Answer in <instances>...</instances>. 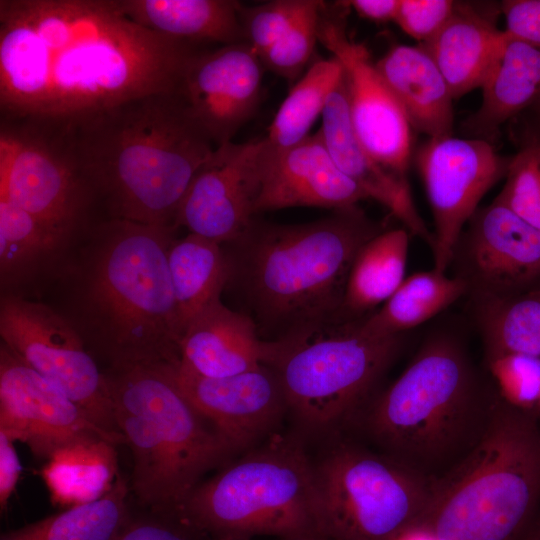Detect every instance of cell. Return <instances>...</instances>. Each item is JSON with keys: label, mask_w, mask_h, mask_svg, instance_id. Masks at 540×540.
I'll list each match as a JSON object with an SVG mask.
<instances>
[{"label": "cell", "mask_w": 540, "mask_h": 540, "mask_svg": "<svg viewBox=\"0 0 540 540\" xmlns=\"http://www.w3.org/2000/svg\"><path fill=\"white\" fill-rule=\"evenodd\" d=\"M517 152L511 157L503 189L496 199L540 230V124L527 112Z\"/></svg>", "instance_id": "e575fe53"}, {"label": "cell", "mask_w": 540, "mask_h": 540, "mask_svg": "<svg viewBox=\"0 0 540 540\" xmlns=\"http://www.w3.org/2000/svg\"><path fill=\"white\" fill-rule=\"evenodd\" d=\"M522 540H540V515L535 517Z\"/></svg>", "instance_id": "ee69618b"}, {"label": "cell", "mask_w": 540, "mask_h": 540, "mask_svg": "<svg viewBox=\"0 0 540 540\" xmlns=\"http://www.w3.org/2000/svg\"><path fill=\"white\" fill-rule=\"evenodd\" d=\"M511 157L475 138H429L414 161L434 220L433 269L446 273L453 250L483 196L506 177Z\"/></svg>", "instance_id": "4fadbf2b"}, {"label": "cell", "mask_w": 540, "mask_h": 540, "mask_svg": "<svg viewBox=\"0 0 540 540\" xmlns=\"http://www.w3.org/2000/svg\"><path fill=\"white\" fill-rule=\"evenodd\" d=\"M0 195L70 247L99 221L96 194L54 121L1 118Z\"/></svg>", "instance_id": "8fae6325"}, {"label": "cell", "mask_w": 540, "mask_h": 540, "mask_svg": "<svg viewBox=\"0 0 540 540\" xmlns=\"http://www.w3.org/2000/svg\"><path fill=\"white\" fill-rule=\"evenodd\" d=\"M167 262L182 335L200 311L221 299L229 262L223 244L193 233L172 240Z\"/></svg>", "instance_id": "f546056e"}, {"label": "cell", "mask_w": 540, "mask_h": 540, "mask_svg": "<svg viewBox=\"0 0 540 540\" xmlns=\"http://www.w3.org/2000/svg\"><path fill=\"white\" fill-rule=\"evenodd\" d=\"M0 432L48 459L69 443L103 438L126 444L123 435L96 425L59 387L0 345Z\"/></svg>", "instance_id": "2e32d148"}, {"label": "cell", "mask_w": 540, "mask_h": 540, "mask_svg": "<svg viewBox=\"0 0 540 540\" xmlns=\"http://www.w3.org/2000/svg\"><path fill=\"white\" fill-rule=\"evenodd\" d=\"M56 122L106 218L148 225L177 229L184 196L216 148L175 90Z\"/></svg>", "instance_id": "3957f363"}, {"label": "cell", "mask_w": 540, "mask_h": 540, "mask_svg": "<svg viewBox=\"0 0 540 540\" xmlns=\"http://www.w3.org/2000/svg\"><path fill=\"white\" fill-rule=\"evenodd\" d=\"M319 132L338 169L368 198L385 206L407 231L423 239L432 250L433 234L416 209L406 177L381 165L364 148L355 134L350 118L344 73L324 108Z\"/></svg>", "instance_id": "44dd1931"}, {"label": "cell", "mask_w": 540, "mask_h": 540, "mask_svg": "<svg viewBox=\"0 0 540 540\" xmlns=\"http://www.w3.org/2000/svg\"><path fill=\"white\" fill-rule=\"evenodd\" d=\"M408 248L405 229L383 230L363 244L349 271L339 318L364 319L394 294L405 279Z\"/></svg>", "instance_id": "83f0119b"}, {"label": "cell", "mask_w": 540, "mask_h": 540, "mask_svg": "<svg viewBox=\"0 0 540 540\" xmlns=\"http://www.w3.org/2000/svg\"><path fill=\"white\" fill-rule=\"evenodd\" d=\"M173 371L185 396L233 451L264 435L288 409L281 382L265 363L220 378L198 376L177 364Z\"/></svg>", "instance_id": "ffe728a7"}, {"label": "cell", "mask_w": 540, "mask_h": 540, "mask_svg": "<svg viewBox=\"0 0 540 540\" xmlns=\"http://www.w3.org/2000/svg\"><path fill=\"white\" fill-rule=\"evenodd\" d=\"M260 140L229 142L215 148L190 184L176 227L227 244L253 223Z\"/></svg>", "instance_id": "ac0fdd59"}, {"label": "cell", "mask_w": 540, "mask_h": 540, "mask_svg": "<svg viewBox=\"0 0 540 540\" xmlns=\"http://www.w3.org/2000/svg\"><path fill=\"white\" fill-rule=\"evenodd\" d=\"M538 405L540 406V400H539V403H538Z\"/></svg>", "instance_id": "bcb514c9"}, {"label": "cell", "mask_w": 540, "mask_h": 540, "mask_svg": "<svg viewBox=\"0 0 540 540\" xmlns=\"http://www.w3.org/2000/svg\"><path fill=\"white\" fill-rule=\"evenodd\" d=\"M72 247L34 216L0 195L1 294L24 291L53 282Z\"/></svg>", "instance_id": "484cf974"}, {"label": "cell", "mask_w": 540, "mask_h": 540, "mask_svg": "<svg viewBox=\"0 0 540 540\" xmlns=\"http://www.w3.org/2000/svg\"><path fill=\"white\" fill-rule=\"evenodd\" d=\"M265 343L246 314L216 300L185 327L178 367L192 374L220 378L264 363Z\"/></svg>", "instance_id": "7402d4cb"}, {"label": "cell", "mask_w": 540, "mask_h": 540, "mask_svg": "<svg viewBox=\"0 0 540 540\" xmlns=\"http://www.w3.org/2000/svg\"><path fill=\"white\" fill-rule=\"evenodd\" d=\"M130 486L119 475L100 499L66 508L2 536L1 540H115L128 522Z\"/></svg>", "instance_id": "1f68e13d"}, {"label": "cell", "mask_w": 540, "mask_h": 540, "mask_svg": "<svg viewBox=\"0 0 540 540\" xmlns=\"http://www.w3.org/2000/svg\"><path fill=\"white\" fill-rule=\"evenodd\" d=\"M323 4L322 1L308 0L295 22L259 56L264 68L289 81L301 74L318 41Z\"/></svg>", "instance_id": "d590c367"}, {"label": "cell", "mask_w": 540, "mask_h": 540, "mask_svg": "<svg viewBox=\"0 0 540 540\" xmlns=\"http://www.w3.org/2000/svg\"><path fill=\"white\" fill-rule=\"evenodd\" d=\"M201 50L136 24L117 0H0L1 118L69 121L174 91Z\"/></svg>", "instance_id": "6da1fadb"}, {"label": "cell", "mask_w": 540, "mask_h": 540, "mask_svg": "<svg viewBox=\"0 0 540 540\" xmlns=\"http://www.w3.org/2000/svg\"><path fill=\"white\" fill-rule=\"evenodd\" d=\"M452 0H399L395 22L410 37L425 43L434 37L452 16Z\"/></svg>", "instance_id": "f35d334b"}, {"label": "cell", "mask_w": 540, "mask_h": 540, "mask_svg": "<svg viewBox=\"0 0 540 540\" xmlns=\"http://www.w3.org/2000/svg\"><path fill=\"white\" fill-rule=\"evenodd\" d=\"M308 0H275L242 9L245 42L260 56L295 22Z\"/></svg>", "instance_id": "74e56055"}, {"label": "cell", "mask_w": 540, "mask_h": 540, "mask_svg": "<svg viewBox=\"0 0 540 540\" xmlns=\"http://www.w3.org/2000/svg\"><path fill=\"white\" fill-rule=\"evenodd\" d=\"M136 24L163 36L200 47L245 42L243 6L232 0H117Z\"/></svg>", "instance_id": "4316f807"}, {"label": "cell", "mask_w": 540, "mask_h": 540, "mask_svg": "<svg viewBox=\"0 0 540 540\" xmlns=\"http://www.w3.org/2000/svg\"><path fill=\"white\" fill-rule=\"evenodd\" d=\"M347 3L365 19L387 22L395 20L399 0H352Z\"/></svg>", "instance_id": "7bdbcfd3"}, {"label": "cell", "mask_w": 540, "mask_h": 540, "mask_svg": "<svg viewBox=\"0 0 540 540\" xmlns=\"http://www.w3.org/2000/svg\"><path fill=\"white\" fill-rule=\"evenodd\" d=\"M480 88L482 102L462 127L470 138L491 143L503 124L529 111L540 99V45L505 32Z\"/></svg>", "instance_id": "603a6c76"}, {"label": "cell", "mask_w": 540, "mask_h": 540, "mask_svg": "<svg viewBox=\"0 0 540 540\" xmlns=\"http://www.w3.org/2000/svg\"><path fill=\"white\" fill-rule=\"evenodd\" d=\"M176 518L214 540H326L314 464L299 441L280 435L198 484Z\"/></svg>", "instance_id": "ba28073f"}, {"label": "cell", "mask_w": 540, "mask_h": 540, "mask_svg": "<svg viewBox=\"0 0 540 540\" xmlns=\"http://www.w3.org/2000/svg\"><path fill=\"white\" fill-rule=\"evenodd\" d=\"M540 501V428L498 397L475 448L434 481L415 527L434 540H522Z\"/></svg>", "instance_id": "52a82bcc"}, {"label": "cell", "mask_w": 540, "mask_h": 540, "mask_svg": "<svg viewBox=\"0 0 540 540\" xmlns=\"http://www.w3.org/2000/svg\"><path fill=\"white\" fill-rule=\"evenodd\" d=\"M343 12L333 15L323 4L318 41L343 67L350 118L360 143L385 168L406 177L412 127L367 49L348 38Z\"/></svg>", "instance_id": "9a60e30c"}, {"label": "cell", "mask_w": 540, "mask_h": 540, "mask_svg": "<svg viewBox=\"0 0 540 540\" xmlns=\"http://www.w3.org/2000/svg\"><path fill=\"white\" fill-rule=\"evenodd\" d=\"M493 386L502 400L530 411L540 400V358L507 354L486 359Z\"/></svg>", "instance_id": "8d00e7d4"}, {"label": "cell", "mask_w": 540, "mask_h": 540, "mask_svg": "<svg viewBox=\"0 0 540 540\" xmlns=\"http://www.w3.org/2000/svg\"><path fill=\"white\" fill-rule=\"evenodd\" d=\"M21 473V464L14 441L0 432V505L4 510L15 490Z\"/></svg>", "instance_id": "b9f144b4"}, {"label": "cell", "mask_w": 540, "mask_h": 540, "mask_svg": "<svg viewBox=\"0 0 540 540\" xmlns=\"http://www.w3.org/2000/svg\"><path fill=\"white\" fill-rule=\"evenodd\" d=\"M326 540H395L423 516L434 481L359 443L340 441L314 464Z\"/></svg>", "instance_id": "30bf717a"}, {"label": "cell", "mask_w": 540, "mask_h": 540, "mask_svg": "<svg viewBox=\"0 0 540 540\" xmlns=\"http://www.w3.org/2000/svg\"><path fill=\"white\" fill-rule=\"evenodd\" d=\"M343 73L341 63L334 56L315 61L282 102L269 127L267 141L275 147L287 148L309 136Z\"/></svg>", "instance_id": "836d02e7"}, {"label": "cell", "mask_w": 540, "mask_h": 540, "mask_svg": "<svg viewBox=\"0 0 540 540\" xmlns=\"http://www.w3.org/2000/svg\"><path fill=\"white\" fill-rule=\"evenodd\" d=\"M498 12L500 9L495 11L480 3L456 2L447 23L421 44L442 73L454 100L481 87L505 36L496 25Z\"/></svg>", "instance_id": "cb8c5ba5"}, {"label": "cell", "mask_w": 540, "mask_h": 540, "mask_svg": "<svg viewBox=\"0 0 540 540\" xmlns=\"http://www.w3.org/2000/svg\"><path fill=\"white\" fill-rule=\"evenodd\" d=\"M176 228L95 222L54 280L56 306L108 367L179 363L181 327L167 253Z\"/></svg>", "instance_id": "7a4b0ae2"}, {"label": "cell", "mask_w": 540, "mask_h": 540, "mask_svg": "<svg viewBox=\"0 0 540 540\" xmlns=\"http://www.w3.org/2000/svg\"><path fill=\"white\" fill-rule=\"evenodd\" d=\"M357 206L302 224L254 220L223 244L231 287L263 341L339 317L353 260L382 232Z\"/></svg>", "instance_id": "277c9868"}, {"label": "cell", "mask_w": 540, "mask_h": 540, "mask_svg": "<svg viewBox=\"0 0 540 540\" xmlns=\"http://www.w3.org/2000/svg\"><path fill=\"white\" fill-rule=\"evenodd\" d=\"M499 5L508 35L540 45V0H506Z\"/></svg>", "instance_id": "ab89813d"}, {"label": "cell", "mask_w": 540, "mask_h": 540, "mask_svg": "<svg viewBox=\"0 0 540 540\" xmlns=\"http://www.w3.org/2000/svg\"><path fill=\"white\" fill-rule=\"evenodd\" d=\"M473 305L486 359L507 354L540 358V290Z\"/></svg>", "instance_id": "d6a6232c"}, {"label": "cell", "mask_w": 540, "mask_h": 540, "mask_svg": "<svg viewBox=\"0 0 540 540\" xmlns=\"http://www.w3.org/2000/svg\"><path fill=\"white\" fill-rule=\"evenodd\" d=\"M0 336L21 361L59 387L96 425L122 435L105 373L76 329L53 306L1 294Z\"/></svg>", "instance_id": "7c38bea8"}, {"label": "cell", "mask_w": 540, "mask_h": 540, "mask_svg": "<svg viewBox=\"0 0 540 540\" xmlns=\"http://www.w3.org/2000/svg\"><path fill=\"white\" fill-rule=\"evenodd\" d=\"M360 321L336 317L264 341V363L277 374L288 409L313 431L351 423L401 348L403 335L372 336Z\"/></svg>", "instance_id": "9c48e42d"}, {"label": "cell", "mask_w": 540, "mask_h": 540, "mask_svg": "<svg viewBox=\"0 0 540 540\" xmlns=\"http://www.w3.org/2000/svg\"><path fill=\"white\" fill-rule=\"evenodd\" d=\"M531 113V115L536 119V121L540 124V99L535 103V105L527 111Z\"/></svg>", "instance_id": "f6af8a7d"}, {"label": "cell", "mask_w": 540, "mask_h": 540, "mask_svg": "<svg viewBox=\"0 0 540 540\" xmlns=\"http://www.w3.org/2000/svg\"><path fill=\"white\" fill-rule=\"evenodd\" d=\"M472 301L540 290V230L496 198L462 231L451 259Z\"/></svg>", "instance_id": "5bb4252c"}, {"label": "cell", "mask_w": 540, "mask_h": 540, "mask_svg": "<svg viewBox=\"0 0 540 540\" xmlns=\"http://www.w3.org/2000/svg\"><path fill=\"white\" fill-rule=\"evenodd\" d=\"M498 397L462 343L440 334L425 341L402 374L375 392L352 422L377 451L436 481L479 443Z\"/></svg>", "instance_id": "5b68a950"}, {"label": "cell", "mask_w": 540, "mask_h": 540, "mask_svg": "<svg viewBox=\"0 0 540 540\" xmlns=\"http://www.w3.org/2000/svg\"><path fill=\"white\" fill-rule=\"evenodd\" d=\"M192 529L178 521L176 524L155 520L127 522L115 540H193Z\"/></svg>", "instance_id": "60d3db41"}, {"label": "cell", "mask_w": 540, "mask_h": 540, "mask_svg": "<svg viewBox=\"0 0 540 540\" xmlns=\"http://www.w3.org/2000/svg\"><path fill=\"white\" fill-rule=\"evenodd\" d=\"M263 69L246 42L203 49L187 64L175 91L215 147L232 142L254 115Z\"/></svg>", "instance_id": "e0dca14e"}, {"label": "cell", "mask_w": 540, "mask_h": 540, "mask_svg": "<svg viewBox=\"0 0 540 540\" xmlns=\"http://www.w3.org/2000/svg\"><path fill=\"white\" fill-rule=\"evenodd\" d=\"M375 66L413 129L428 138L452 135L454 98L436 63L421 45H396Z\"/></svg>", "instance_id": "d4e9b609"}, {"label": "cell", "mask_w": 540, "mask_h": 540, "mask_svg": "<svg viewBox=\"0 0 540 540\" xmlns=\"http://www.w3.org/2000/svg\"><path fill=\"white\" fill-rule=\"evenodd\" d=\"M104 373L132 454L130 490L142 504L176 516L200 478L233 450L185 396L173 364L108 367Z\"/></svg>", "instance_id": "8992f818"}, {"label": "cell", "mask_w": 540, "mask_h": 540, "mask_svg": "<svg viewBox=\"0 0 540 540\" xmlns=\"http://www.w3.org/2000/svg\"><path fill=\"white\" fill-rule=\"evenodd\" d=\"M467 286L459 278L435 269L404 279L394 294L360 321L361 330L372 336H396L433 318L462 296Z\"/></svg>", "instance_id": "4dcf8cb0"}, {"label": "cell", "mask_w": 540, "mask_h": 540, "mask_svg": "<svg viewBox=\"0 0 540 540\" xmlns=\"http://www.w3.org/2000/svg\"><path fill=\"white\" fill-rule=\"evenodd\" d=\"M366 198L338 169L319 131L287 148L260 140L255 214L297 206L338 211Z\"/></svg>", "instance_id": "d6986e66"}, {"label": "cell", "mask_w": 540, "mask_h": 540, "mask_svg": "<svg viewBox=\"0 0 540 540\" xmlns=\"http://www.w3.org/2000/svg\"><path fill=\"white\" fill-rule=\"evenodd\" d=\"M115 447L106 439L91 438L55 450L41 470L52 503L70 508L106 495L119 476Z\"/></svg>", "instance_id": "f1b7e54d"}]
</instances>
